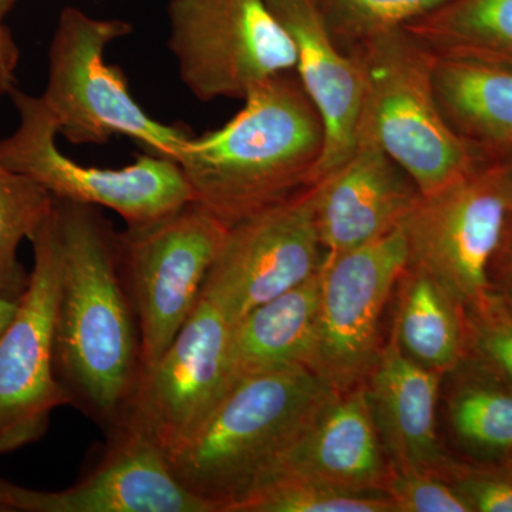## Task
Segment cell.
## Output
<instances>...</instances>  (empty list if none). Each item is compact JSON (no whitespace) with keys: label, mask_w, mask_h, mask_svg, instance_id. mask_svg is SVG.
Here are the masks:
<instances>
[{"label":"cell","mask_w":512,"mask_h":512,"mask_svg":"<svg viewBox=\"0 0 512 512\" xmlns=\"http://www.w3.org/2000/svg\"><path fill=\"white\" fill-rule=\"evenodd\" d=\"M168 49L200 101L244 100L296 67L291 37L266 0H170Z\"/></svg>","instance_id":"cell-9"},{"label":"cell","mask_w":512,"mask_h":512,"mask_svg":"<svg viewBox=\"0 0 512 512\" xmlns=\"http://www.w3.org/2000/svg\"><path fill=\"white\" fill-rule=\"evenodd\" d=\"M269 9L291 37L295 73L318 110L325 146L318 181L338 168L356 146L362 116V69L333 39L315 0H266Z\"/></svg>","instance_id":"cell-16"},{"label":"cell","mask_w":512,"mask_h":512,"mask_svg":"<svg viewBox=\"0 0 512 512\" xmlns=\"http://www.w3.org/2000/svg\"><path fill=\"white\" fill-rule=\"evenodd\" d=\"M52 195L0 161V299L18 302L29 285L19 247L52 215Z\"/></svg>","instance_id":"cell-24"},{"label":"cell","mask_w":512,"mask_h":512,"mask_svg":"<svg viewBox=\"0 0 512 512\" xmlns=\"http://www.w3.org/2000/svg\"><path fill=\"white\" fill-rule=\"evenodd\" d=\"M227 231L224 222L191 201L161 220L119 232L121 272L140 323L143 373L200 303Z\"/></svg>","instance_id":"cell-8"},{"label":"cell","mask_w":512,"mask_h":512,"mask_svg":"<svg viewBox=\"0 0 512 512\" xmlns=\"http://www.w3.org/2000/svg\"><path fill=\"white\" fill-rule=\"evenodd\" d=\"M392 339L404 355L441 375L466 359L464 306L423 269L407 265L397 282Z\"/></svg>","instance_id":"cell-21"},{"label":"cell","mask_w":512,"mask_h":512,"mask_svg":"<svg viewBox=\"0 0 512 512\" xmlns=\"http://www.w3.org/2000/svg\"><path fill=\"white\" fill-rule=\"evenodd\" d=\"M466 359L512 387V299L491 289L464 306Z\"/></svg>","instance_id":"cell-27"},{"label":"cell","mask_w":512,"mask_h":512,"mask_svg":"<svg viewBox=\"0 0 512 512\" xmlns=\"http://www.w3.org/2000/svg\"><path fill=\"white\" fill-rule=\"evenodd\" d=\"M19 47L6 23L0 20V94H8L16 86L15 72L19 63Z\"/></svg>","instance_id":"cell-30"},{"label":"cell","mask_w":512,"mask_h":512,"mask_svg":"<svg viewBox=\"0 0 512 512\" xmlns=\"http://www.w3.org/2000/svg\"><path fill=\"white\" fill-rule=\"evenodd\" d=\"M323 255L316 185H311L228 227L201 298L214 303L232 325L308 281L319 271Z\"/></svg>","instance_id":"cell-12"},{"label":"cell","mask_w":512,"mask_h":512,"mask_svg":"<svg viewBox=\"0 0 512 512\" xmlns=\"http://www.w3.org/2000/svg\"><path fill=\"white\" fill-rule=\"evenodd\" d=\"M18 302L0 299V333L6 329V326L9 325L10 320H12L13 316H15L16 309H18Z\"/></svg>","instance_id":"cell-32"},{"label":"cell","mask_w":512,"mask_h":512,"mask_svg":"<svg viewBox=\"0 0 512 512\" xmlns=\"http://www.w3.org/2000/svg\"><path fill=\"white\" fill-rule=\"evenodd\" d=\"M69 488L39 491L0 478V512H212L174 476L167 454L121 423Z\"/></svg>","instance_id":"cell-14"},{"label":"cell","mask_w":512,"mask_h":512,"mask_svg":"<svg viewBox=\"0 0 512 512\" xmlns=\"http://www.w3.org/2000/svg\"><path fill=\"white\" fill-rule=\"evenodd\" d=\"M450 373L448 421L457 443L477 463L503 466L512 457V387L467 359Z\"/></svg>","instance_id":"cell-22"},{"label":"cell","mask_w":512,"mask_h":512,"mask_svg":"<svg viewBox=\"0 0 512 512\" xmlns=\"http://www.w3.org/2000/svg\"><path fill=\"white\" fill-rule=\"evenodd\" d=\"M512 224L505 158H491L431 194L400 227L409 265L434 276L461 305L493 289V268Z\"/></svg>","instance_id":"cell-7"},{"label":"cell","mask_w":512,"mask_h":512,"mask_svg":"<svg viewBox=\"0 0 512 512\" xmlns=\"http://www.w3.org/2000/svg\"><path fill=\"white\" fill-rule=\"evenodd\" d=\"M29 241V285L15 316L0 333V457L43 439L55 410L69 406L55 373L60 285L55 207Z\"/></svg>","instance_id":"cell-11"},{"label":"cell","mask_w":512,"mask_h":512,"mask_svg":"<svg viewBox=\"0 0 512 512\" xmlns=\"http://www.w3.org/2000/svg\"><path fill=\"white\" fill-rule=\"evenodd\" d=\"M384 494L394 512H473L446 478L390 468Z\"/></svg>","instance_id":"cell-28"},{"label":"cell","mask_w":512,"mask_h":512,"mask_svg":"<svg viewBox=\"0 0 512 512\" xmlns=\"http://www.w3.org/2000/svg\"><path fill=\"white\" fill-rule=\"evenodd\" d=\"M389 471L362 384L336 393L265 481L289 474L350 493L384 494Z\"/></svg>","instance_id":"cell-18"},{"label":"cell","mask_w":512,"mask_h":512,"mask_svg":"<svg viewBox=\"0 0 512 512\" xmlns=\"http://www.w3.org/2000/svg\"><path fill=\"white\" fill-rule=\"evenodd\" d=\"M332 33L346 53L373 37L404 28L441 8L448 0H315Z\"/></svg>","instance_id":"cell-26"},{"label":"cell","mask_w":512,"mask_h":512,"mask_svg":"<svg viewBox=\"0 0 512 512\" xmlns=\"http://www.w3.org/2000/svg\"><path fill=\"white\" fill-rule=\"evenodd\" d=\"M133 32L126 20L99 19L82 9L64 8L49 47V76L42 99L69 143L106 144L124 136L177 161L194 137L187 128L154 119L137 103L119 66L107 63L110 43Z\"/></svg>","instance_id":"cell-5"},{"label":"cell","mask_w":512,"mask_h":512,"mask_svg":"<svg viewBox=\"0 0 512 512\" xmlns=\"http://www.w3.org/2000/svg\"><path fill=\"white\" fill-rule=\"evenodd\" d=\"M316 185L325 255L369 244L400 227L421 195L409 174L359 127L352 154Z\"/></svg>","instance_id":"cell-15"},{"label":"cell","mask_w":512,"mask_h":512,"mask_svg":"<svg viewBox=\"0 0 512 512\" xmlns=\"http://www.w3.org/2000/svg\"><path fill=\"white\" fill-rule=\"evenodd\" d=\"M444 375L404 355L390 338L380 349L365 387L390 468L446 478L453 458L437 434Z\"/></svg>","instance_id":"cell-17"},{"label":"cell","mask_w":512,"mask_h":512,"mask_svg":"<svg viewBox=\"0 0 512 512\" xmlns=\"http://www.w3.org/2000/svg\"><path fill=\"white\" fill-rule=\"evenodd\" d=\"M8 94L19 123L0 140V161L56 200L107 208L120 215L127 227L161 220L194 201L177 161L144 153L126 167H86L57 147L59 128L42 97L16 86Z\"/></svg>","instance_id":"cell-6"},{"label":"cell","mask_w":512,"mask_h":512,"mask_svg":"<svg viewBox=\"0 0 512 512\" xmlns=\"http://www.w3.org/2000/svg\"><path fill=\"white\" fill-rule=\"evenodd\" d=\"M404 29L433 55L512 66V0H448Z\"/></svg>","instance_id":"cell-23"},{"label":"cell","mask_w":512,"mask_h":512,"mask_svg":"<svg viewBox=\"0 0 512 512\" xmlns=\"http://www.w3.org/2000/svg\"><path fill=\"white\" fill-rule=\"evenodd\" d=\"M16 2H18V0H0V20L5 22L6 15H8L10 9L13 8Z\"/></svg>","instance_id":"cell-33"},{"label":"cell","mask_w":512,"mask_h":512,"mask_svg":"<svg viewBox=\"0 0 512 512\" xmlns=\"http://www.w3.org/2000/svg\"><path fill=\"white\" fill-rule=\"evenodd\" d=\"M503 467L507 468V470L510 471V473H512V457L510 458V460L505 461Z\"/></svg>","instance_id":"cell-35"},{"label":"cell","mask_w":512,"mask_h":512,"mask_svg":"<svg viewBox=\"0 0 512 512\" xmlns=\"http://www.w3.org/2000/svg\"><path fill=\"white\" fill-rule=\"evenodd\" d=\"M493 288L512 299V224L493 268Z\"/></svg>","instance_id":"cell-31"},{"label":"cell","mask_w":512,"mask_h":512,"mask_svg":"<svg viewBox=\"0 0 512 512\" xmlns=\"http://www.w3.org/2000/svg\"><path fill=\"white\" fill-rule=\"evenodd\" d=\"M349 55L362 69L359 127L409 174L423 195L491 160L454 133L433 87L434 55L406 29L367 40Z\"/></svg>","instance_id":"cell-4"},{"label":"cell","mask_w":512,"mask_h":512,"mask_svg":"<svg viewBox=\"0 0 512 512\" xmlns=\"http://www.w3.org/2000/svg\"><path fill=\"white\" fill-rule=\"evenodd\" d=\"M318 299L319 271L232 323L228 346L232 380L296 367L308 369Z\"/></svg>","instance_id":"cell-20"},{"label":"cell","mask_w":512,"mask_h":512,"mask_svg":"<svg viewBox=\"0 0 512 512\" xmlns=\"http://www.w3.org/2000/svg\"><path fill=\"white\" fill-rule=\"evenodd\" d=\"M505 167H507L508 181H510L512 190V156L505 158Z\"/></svg>","instance_id":"cell-34"},{"label":"cell","mask_w":512,"mask_h":512,"mask_svg":"<svg viewBox=\"0 0 512 512\" xmlns=\"http://www.w3.org/2000/svg\"><path fill=\"white\" fill-rule=\"evenodd\" d=\"M229 333L231 322L224 313L201 298L168 349L141 375L120 423L141 431L170 457L194 436L234 383Z\"/></svg>","instance_id":"cell-13"},{"label":"cell","mask_w":512,"mask_h":512,"mask_svg":"<svg viewBox=\"0 0 512 512\" xmlns=\"http://www.w3.org/2000/svg\"><path fill=\"white\" fill-rule=\"evenodd\" d=\"M224 126L192 137L177 163L194 202L231 227L318 183L325 130L295 70L259 83Z\"/></svg>","instance_id":"cell-2"},{"label":"cell","mask_w":512,"mask_h":512,"mask_svg":"<svg viewBox=\"0 0 512 512\" xmlns=\"http://www.w3.org/2000/svg\"><path fill=\"white\" fill-rule=\"evenodd\" d=\"M409 265L402 227L338 255H323L308 369L335 392L365 384L379 357L384 308Z\"/></svg>","instance_id":"cell-10"},{"label":"cell","mask_w":512,"mask_h":512,"mask_svg":"<svg viewBox=\"0 0 512 512\" xmlns=\"http://www.w3.org/2000/svg\"><path fill=\"white\" fill-rule=\"evenodd\" d=\"M55 200L60 285L55 373L69 406L109 433L143 373L133 299L121 272L119 232L93 205Z\"/></svg>","instance_id":"cell-1"},{"label":"cell","mask_w":512,"mask_h":512,"mask_svg":"<svg viewBox=\"0 0 512 512\" xmlns=\"http://www.w3.org/2000/svg\"><path fill=\"white\" fill-rule=\"evenodd\" d=\"M229 512H394V508L383 493H350L279 474L242 497Z\"/></svg>","instance_id":"cell-25"},{"label":"cell","mask_w":512,"mask_h":512,"mask_svg":"<svg viewBox=\"0 0 512 512\" xmlns=\"http://www.w3.org/2000/svg\"><path fill=\"white\" fill-rule=\"evenodd\" d=\"M336 393L305 367L235 380L168 457L174 476L212 512H229L274 473Z\"/></svg>","instance_id":"cell-3"},{"label":"cell","mask_w":512,"mask_h":512,"mask_svg":"<svg viewBox=\"0 0 512 512\" xmlns=\"http://www.w3.org/2000/svg\"><path fill=\"white\" fill-rule=\"evenodd\" d=\"M433 87L458 137L484 156H512V66L434 55Z\"/></svg>","instance_id":"cell-19"},{"label":"cell","mask_w":512,"mask_h":512,"mask_svg":"<svg viewBox=\"0 0 512 512\" xmlns=\"http://www.w3.org/2000/svg\"><path fill=\"white\" fill-rule=\"evenodd\" d=\"M446 480L473 512H512V473L494 464L451 461Z\"/></svg>","instance_id":"cell-29"}]
</instances>
